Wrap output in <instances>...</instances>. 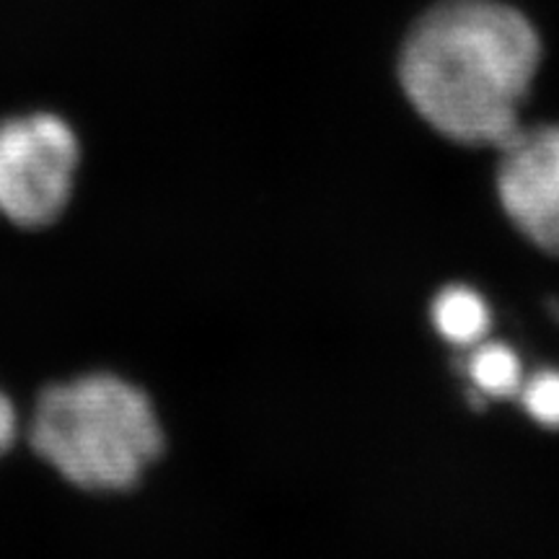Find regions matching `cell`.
Segmentation results:
<instances>
[{"mask_svg":"<svg viewBox=\"0 0 559 559\" xmlns=\"http://www.w3.org/2000/svg\"><path fill=\"white\" fill-rule=\"evenodd\" d=\"M19 436V415L9 396L0 391V456L11 449Z\"/></svg>","mask_w":559,"mask_h":559,"instance_id":"obj_8","label":"cell"},{"mask_svg":"<svg viewBox=\"0 0 559 559\" xmlns=\"http://www.w3.org/2000/svg\"><path fill=\"white\" fill-rule=\"evenodd\" d=\"M432 321L453 345H474L489 330V311L479 293L464 285H451L440 290L432 304Z\"/></svg>","mask_w":559,"mask_h":559,"instance_id":"obj_5","label":"cell"},{"mask_svg":"<svg viewBox=\"0 0 559 559\" xmlns=\"http://www.w3.org/2000/svg\"><path fill=\"white\" fill-rule=\"evenodd\" d=\"M79 160V135L58 115L0 122V215L21 228L52 223L73 194Z\"/></svg>","mask_w":559,"mask_h":559,"instance_id":"obj_3","label":"cell"},{"mask_svg":"<svg viewBox=\"0 0 559 559\" xmlns=\"http://www.w3.org/2000/svg\"><path fill=\"white\" fill-rule=\"evenodd\" d=\"M500 153L502 207L528 241L559 257V124L521 128Z\"/></svg>","mask_w":559,"mask_h":559,"instance_id":"obj_4","label":"cell"},{"mask_svg":"<svg viewBox=\"0 0 559 559\" xmlns=\"http://www.w3.org/2000/svg\"><path fill=\"white\" fill-rule=\"evenodd\" d=\"M469 376L489 396H513L521 389V360L502 342H489L472 353Z\"/></svg>","mask_w":559,"mask_h":559,"instance_id":"obj_6","label":"cell"},{"mask_svg":"<svg viewBox=\"0 0 559 559\" xmlns=\"http://www.w3.org/2000/svg\"><path fill=\"white\" fill-rule=\"evenodd\" d=\"M29 443L81 489H128L164 449L151 396L115 373H88L39 394Z\"/></svg>","mask_w":559,"mask_h":559,"instance_id":"obj_2","label":"cell"},{"mask_svg":"<svg viewBox=\"0 0 559 559\" xmlns=\"http://www.w3.org/2000/svg\"><path fill=\"white\" fill-rule=\"evenodd\" d=\"M528 415L547 428H559V370H542L521 391Z\"/></svg>","mask_w":559,"mask_h":559,"instance_id":"obj_7","label":"cell"},{"mask_svg":"<svg viewBox=\"0 0 559 559\" xmlns=\"http://www.w3.org/2000/svg\"><path fill=\"white\" fill-rule=\"evenodd\" d=\"M528 19L498 0H443L404 39L400 79L440 135L506 148L539 68Z\"/></svg>","mask_w":559,"mask_h":559,"instance_id":"obj_1","label":"cell"}]
</instances>
